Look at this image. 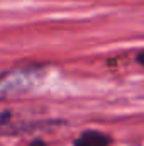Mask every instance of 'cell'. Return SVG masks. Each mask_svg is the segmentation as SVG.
<instances>
[{"label": "cell", "mask_w": 144, "mask_h": 146, "mask_svg": "<svg viewBox=\"0 0 144 146\" xmlns=\"http://www.w3.org/2000/svg\"><path fill=\"white\" fill-rule=\"evenodd\" d=\"M31 75L20 72L19 75L15 73H9V75H2L0 76V95H5V94H10L12 90H19L22 85H27V78Z\"/></svg>", "instance_id": "obj_1"}, {"label": "cell", "mask_w": 144, "mask_h": 146, "mask_svg": "<svg viewBox=\"0 0 144 146\" xmlns=\"http://www.w3.org/2000/svg\"><path fill=\"white\" fill-rule=\"evenodd\" d=\"M108 143H110V139L107 136H104L102 133L88 131L75 141V146H108Z\"/></svg>", "instance_id": "obj_2"}, {"label": "cell", "mask_w": 144, "mask_h": 146, "mask_svg": "<svg viewBox=\"0 0 144 146\" xmlns=\"http://www.w3.org/2000/svg\"><path fill=\"white\" fill-rule=\"evenodd\" d=\"M139 63L144 65V53H143V54H139Z\"/></svg>", "instance_id": "obj_3"}]
</instances>
